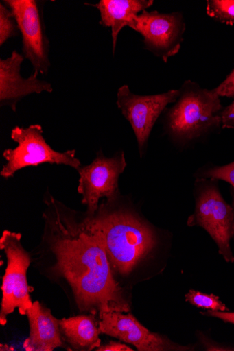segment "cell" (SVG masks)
<instances>
[{
  "label": "cell",
  "instance_id": "6da1fadb",
  "mask_svg": "<svg viewBox=\"0 0 234 351\" xmlns=\"http://www.w3.org/2000/svg\"><path fill=\"white\" fill-rule=\"evenodd\" d=\"M45 203L43 241L54 258L53 273L71 286L80 311L95 315L129 312V302L115 279L102 240L84 218L80 220L76 212L50 194Z\"/></svg>",
  "mask_w": 234,
  "mask_h": 351
},
{
  "label": "cell",
  "instance_id": "7a4b0ae2",
  "mask_svg": "<svg viewBox=\"0 0 234 351\" xmlns=\"http://www.w3.org/2000/svg\"><path fill=\"white\" fill-rule=\"evenodd\" d=\"M119 197L99 205L93 215L84 219L102 240L112 269L127 276L157 248L159 239L138 213L119 204Z\"/></svg>",
  "mask_w": 234,
  "mask_h": 351
},
{
  "label": "cell",
  "instance_id": "3957f363",
  "mask_svg": "<svg viewBox=\"0 0 234 351\" xmlns=\"http://www.w3.org/2000/svg\"><path fill=\"white\" fill-rule=\"evenodd\" d=\"M223 109L214 89L187 80L177 101L164 111V132L179 149L189 148L220 131Z\"/></svg>",
  "mask_w": 234,
  "mask_h": 351
},
{
  "label": "cell",
  "instance_id": "277c9868",
  "mask_svg": "<svg viewBox=\"0 0 234 351\" xmlns=\"http://www.w3.org/2000/svg\"><path fill=\"white\" fill-rule=\"evenodd\" d=\"M216 179H196L195 209L189 217V227L205 230L216 243L218 252L228 263H234L231 241L234 237V212L223 198Z\"/></svg>",
  "mask_w": 234,
  "mask_h": 351
},
{
  "label": "cell",
  "instance_id": "5b68a950",
  "mask_svg": "<svg viewBox=\"0 0 234 351\" xmlns=\"http://www.w3.org/2000/svg\"><path fill=\"white\" fill-rule=\"evenodd\" d=\"M43 133L40 124L14 128L11 138L18 143V146L4 151L3 157L7 164L0 171V176L8 179L21 169L43 164L69 166L77 171L82 167L76 157L75 149L64 152L54 150L45 141Z\"/></svg>",
  "mask_w": 234,
  "mask_h": 351
},
{
  "label": "cell",
  "instance_id": "8992f818",
  "mask_svg": "<svg viewBox=\"0 0 234 351\" xmlns=\"http://www.w3.org/2000/svg\"><path fill=\"white\" fill-rule=\"evenodd\" d=\"M22 235L10 231H4L0 239V248L4 250L8 267L2 285L3 300L0 311V322L5 326L7 317L17 308L19 313L26 315L32 306L30 288L27 280V271L30 265L29 254L21 243Z\"/></svg>",
  "mask_w": 234,
  "mask_h": 351
},
{
  "label": "cell",
  "instance_id": "52a82bcc",
  "mask_svg": "<svg viewBox=\"0 0 234 351\" xmlns=\"http://www.w3.org/2000/svg\"><path fill=\"white\" fill-rule=\"evenodd\" d=\"M127 167L123 151L113 157L97 152L91 164L82 167L78 191L82 197V204L87 206L86 215L92 216L97 210L100 199L112 202L119 196V179Z\"/></svg>",
  "mask_w": 234,
  "mask_h": 351
},
{
  "label": "cell",
  "instance_id": "ba28073f",
  "mask_svg": "<svg viewBox=\"0 0 234 351\" xmlns=\"http://www.w3.org/2000/svg\"><path fill=\"white\" fill-rule=\"evenodd\" d=\"M179 95L180 89L151 95L133 93L128 85L118 89L117 106L135 134L141 158L146 154L149 139L157 119L167 106L177 101Z\"/></svg>",
  "mask_w": 234,
  "mask_h": 351
},
{
  "label": "cell",
  "instance_id": "9c48e42d",
  "mask_svg": "<svg viewBox=\"0 0 234 351\" xmlns=\"http://www.w3.org/2000/svg\"><path fill=\"white\" fill-rule=\"evenodd\" d=\"M13 12L22 36L23 53L33 72L47 75L50 67V45L46 34L43 8L36 0H5Z\"/></svg>",
  "mask_w": 234,
  "mask_h": 351
},
{
  "label": "cell",
  "instance_id": "30bf717a",
  "mask_svg": "<svg viewBox=\"0 0 234 351\" xmlns=\"http://www.w3.org/2000/svg\"><path fill=\"white\" fill-rule=\"evenodd\" d=\"M130 27L143 36L145 49L167 63L181 49L186 23L181 12L145 10L134 19Z\"/></svg>",
  "mask_w": 234,
  "mask_h": 351
},
{
  "label": "cell",
  "instance_id": "8fae6325",
  "mask_svg": "<svg viewBox=\"0 0 234 351\" xmlns=\"http://www.w3.org/2000/svg\"><path fill=\"white\" fill-rule=\"evenodd\" d=\"M100 332L134 346L139 351L188 350L179 346L161 335L150 332L130 313L105 312L99 315Z\"/></svg>",
  "mask_w": 234,
  "mask_h": 351
},
{
  "label": "cell",
  "instance_id": "7c38bea8",
  "mask_svg": "<svg viewBox=\"0 0 234 351\" xmlns=\"http://www.w3.org/2000/svg\"><path fill=\"white\" fill-rule=\"evenodd\" d=\"M24 58L15 50L9 58L0 59V106H9L14 112H16L18 103L27 95L53 91L52 85L40 80L36 72L28 78L21 76Z\"/></svg>",
  "mask_w": 234,
  "mask_h": 351
},
{
  "label": "cell",
  "instance_id": "4fadbf2b",
  "mask_svg": "<svg viewBox=\"0 0 234 351\" xmlns=\"http://www.w3.org/2000/svg\"><path fill=\"white\" fill-rule=\"evenodd\" d=\"M26 315L30 325V336L23 346L27 351H52L66 348L61 337L59 321L50 310L38 301L32 303Z\"/></svg>",
  "mask_w": 234,
  "mask_h": 351
},
{
  "label": "cell",
  "instance_id": "5bb4252c",
  "mask_svg": "<svg viewBox=\"0 0 234 351\" xmlns=\"http://www.w3.org/2000/svg\"><path fill=\"white\" fill-rule=\"evenodd\" d=\"M153 4V0H100L95 5L100 12V23L111 27L113 55L121 30L126 26L130 27L137 16Z\"/></svg>",
  "mask_w": 234,
  "mask_h": 351
},
{
  "label": "cell",
  "instance_id": "9a60e30c",
  "mask_svg": "<svg viewBox=\"0 0 234 351\" xmlns=\"http://www.w3.org/2000/svg\"><path fill=\"white\" fill-rule=\"evenodd\" d=\"M95 315H78L59 321L61 335L76 350H92L100 346Z\"/></svg>",
  "mask_w": 234,
  "mask_h": 351
},
{
  "label": "cell",
  "instance_id": "2e32d148",
  "mask_svg": "<svg viewBox=\"0 0 234 351\" xmlns=\"http://www.w3.org/2000/svg\"><path fill=\"white\" fill-rule=\"evenodd\" d=\"M207 14L226 25H234V0H208Z\"/></svg>",
  "mask_w": 234,
  "mask_h": 351
},
{
  "label": "cell",
  "instance_id": "e0dca14e",
  "mask_svg": "<svg viewBox=\"0 0 234 351\" xmlns=\"http://www.w3.org/2000/svg\"><path fill=\"white\" fill-rule=\"evenodd\" d=\"M195 179H216L223 180L234 187V162L224 166L207 165L198 169Z\"/></svg>",
  "mask_w": 234,
  "mask_h": 351
},
{
  "label": "cell",
  "instance_id": "ac0fdd59",
  "mask_svg": "<svg viewBox=\"0 0 234 351\" xmlns=\"http://www.w3.org/2000/svg\"><path fill=\"white\" fill-rule=\"evenodd\" d=\"M19 27L12 10L3 2L0 3V46L10 38L19 36Z\"/></svg>",
  "mask_w": 234,
  "mask_h": 351
},
{
  "label": "cell",
  "instance_id": "d6986e66",
  "mask_svg": "<svg viewBox=\"0 0 234 351\" xmlns=\"http://www.w3.org/2000/svg\"><path fill=\"white\" fill-rule=\"evenodd\" d=\"M185 298L187 302L198 308L215 311H228L225 304L220 300L219 297L213 294H206L191 290Z\"/></svg>",
  "mask_w": 234,
  "mask_h": 351
},
{
  "label": "cell",
  "instance_id": "ffe728a7",
  "mask_svg": "<svg viewBox=\"0 0 234 351\" xmlns=\"http://www.w3.org/2000/svg\"><path fill=\"white\" fill-rule=\"evenodd\" d=\"M220 97H234V69L217 88H214Z\"/></svg>",
  "mask_w": 234,
  "mask_h": 351
},
{
  "label": "cell",
  "instance_id": "44dd1931",
  "mask_svg": "<svg viewBox=\"0 0 234 351\" xmlns=\"http://www.w3.org/2000/svg\"><path fill=\"white\" fill-rule=\"evenodd\" d=\"M222 129L234 130V101L226 108L222 112Z\"/></svg>",
  "mask_w": 234,
  "mask_h": 351
},
{
  "label": "cell",
  "instance_id": "7402d4cb",
  "mask_svg": "<svg viewBox=\"0 0 234 351\" xmlns=\"http://www.w3.org/2000/svg\"><path fill=\"white\" fill-rule=\"evenodd\" d=\"M200 313L205 316L217 317L224 323L234 325V312L215 311L209 310L208 311L202 312Z\"/></svg>",
  "mask_w": 234,
  "mask_h": 351
},
{
  "label": "cell",
  "instance_id": "603a6c76",
  "mask_svg": "<svg viewBox=\"0 0 234 351\" xmlns=\"http://www.w3.org/2000/svg\"><path fill=\"white\" fill-rule=\"evenodd\" d=\"M96 351H132L130 347L128 346L116 342V341H110L108 343H106L103 346H100L98 348L95 349Z\"/></svg>",
  "mask_w": 234,
  "mask_h": 351
},
{
  "label": "cell",
  "instance_id": "cb8c5ba5",
  "mask_svg": "<svg viewBox=\"0 0 234 351\" xmlns=\"http://www.w3.org/2000/svg\"><path fill=\"white\" fill-rule=\"evenodd\" d=\"M0 350H14V349L7 344H1L0 345Z\"/></svg>",
  "mask_w": 234,
  "mask_h": 351
},
{
  "label": "cell",
  "instance_id": "d4e9b609",
  "mask_svg": "<svg viewBox=\"0 0 234 351\" xmlns=\"http://www.w3.org/2000/svg\"><path fill=\"white\" fill-rule=\"evenodd\" d=\"M230 193H231V198H232L231 206H232V208H233V212H234V187H233L231 186L230 188ZM233 241H234V237H233Z\"/></svg>",
  "mask_w": 234,
  "mask_h": 351
}]
</instances>
